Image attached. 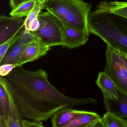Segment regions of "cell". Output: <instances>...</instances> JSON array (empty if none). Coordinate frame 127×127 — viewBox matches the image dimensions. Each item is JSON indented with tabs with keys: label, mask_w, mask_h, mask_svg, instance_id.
<instances>
[{
	"label": "cell",
	"mask_w": 127,
	"mask_h": 127,
	"mask_svg": "<svg viewBox=\"0 0 127 127\" xmlns=\"http://www.w3.org/2000/svg\"><path fill=\"white\" fill-rule=\"evenodd\" d=\"M5 77L23 119L46 122L62 108L97 102L91 98H72L63 94L51 84L46 71L42 69L31 71L16 67Z\"/></svg>",
	"instance_id": "6da1fadb"
},
{
	"label": "cell",
	"mask_w": 127,
	"mask_h": 127,
	"mask_svg": "<svg viewBox=\"0 0 127 127\" xmlns=\"http://www.w3.org/2000/svg\"><path fill=\"white\" fill-rule=\"evenodd\" d=\"M89 30L107 45L127 53V18L109 12H91Z\"/></svg>",
	"instance_id": "7a4b0ae2"
},
{
	"label": "cell",
	"mask_w": 127,
	"mask_h": 127,
	"mask_svg": "<svg viewBox=\"0 0 127 127\" xmlns=\"http://www.w3.org/2000/svg\"><path fill=\"white\" fill-rule=\"evenodd\" d=\"M105 56L104 72L111 79L118 90L127 95V70L122 56L117 50L108 45Z\"/></svg>",
	"instance_id": "3957f363"
},
{
	"label": "cell",
	"mask_w": 127,
	"mask_h": 127,
	"mask_svg": "<svg viewBox=\"0 0 127 127\" xmlns=\"http://www.w3.org/2000/svg\"><path fill=\"white\" fill-rule=\"evenodd\" d=\"M38 18L40 26L33 33L37 37L42 43L50 47L62 46V25L60 21L47 11L40 13Z\"/></svg>",
	"instance_id": "277c9868"
},
{
	"label": "cell",
	"mask_w": 127,
	"mask_h": 127,
	"mask_svg": "<svg viewBox=\"0 0 127 127\" xmlns=\"http://www.w3.org/2000/svg\"><path fill=\"white\" fill-rule=\"evenodd\" d=\"M91 8V4L82 0L72 9L60 22L62 24L70 28L90 34L88 20Z\"/></svg>",
	"instance_id": "5b68a950"
},
{
	"label": "cell",
	"mask_w": 127,
	"mask_h": 127,
	"mask_svg": "<svg viewBox=\"0 0 127 127\" xmlns=\"http://www.w3.org/2000/svg\"><path fill=\"white\" fill-rule=\"evenodd\" d=\"M37 37L34 33L30 32H26L24 30L20 32L17 39L0 61V64H10L16 66L27 46Z\"/></svg>",
	"instance_id": "8992f818"
},
{
	"label": "cell",
	"mask_w": 127,
	"mask_h": 127,
	"mask_svg": "<svg viewBox=\"0 0 127 127\" xmlns=\"http://www.w3.org/2000/svg\"><path fill=\"white\" fill-rule=\"evenodd\" d=\"M26 19L13 16L0 15V44L8 40L15 34L25 30Z\"/></svg>",
	"instance_id": "52a82bcc"
},
{
	"label": "cell",
	"mask_w": 127,
	"mask_h": 127,
	"mask_svg": "<svg viewBox=\"0 0 127 127\" xmlns=\"http://www.w3.org/2000/svg\"><path fill=\"white\" fill-rule=\"evenodd\" d=\"M63 48L72 49L85 45L89 40L90 34L84 31L70 28L62 24Z\"/></svg>",
	"instance_id": "ba28073f"
},
{
	"label": "cell",
	"mask_w": 127,
	"mask_h": 127,
	"mask_svg": "<svg viewBox=\"0 0 127 127\" xmlns=\"http://www.w3.org/2000/svg\"><path fill=\"white\" fill-rule=\"evenodd\" d=\"M50 49L51 47L42 43L37 37L27 46L16 64V67L22 66L25 64L39 59L46 55Z\"/></svg>",
	"instance_id": "9c48e42d"
},
{
	"label": "cell",
	"mask_w": 127,
	"mask_h": 127,
	"mask_svg": "<svg viewBox=\"0 0 127 127\" xmlns=\"http://www.w3.org/2000/svg\"><path fill=\"white\" fill-rule=\"evenodd\" d=\"M82 0H44L45 9L59 21Z\"/></svg>",
	"instance_id": "30bf717a"
},
{
	"label": "cell",
	"mask_w": 127,
	"mask_h": 127,
	"mask_svg": "<svg viewBox=\"0 0 127 127\" xmlns=\"http://www.w3.org/2000/svg\"><path fill=\"white\" fill-rule=\"evenodd\" d=\"M105 127L102 118L95 112L86 111L74 117L64 127Z\"/></svg>",
	"instance_id": "8fae6325"
},
{
	"label": "cell",
	"mask_w": 127,
	"mask_h": 127,
	"mask_svg": "<svg viewBox=\"0 0 127 127\" xmlns=\"http://www.w3.org/2000/svg\"><path fill=\"white\" fill-rule=\"evenodd\" d=\"M118 92V99H111L103 97L105 107L107 111L127 119V95L120 91Z\"/></svg>",
	"instance_id": "7c38bea8"
},
{
	"label": "cell",
	"mask_w": 127,
	"mask_h": 127,
	"mask_svg": "<svg viewBox=\"0 0 127 127\" xmlns=\"http://www.w3.org/2000/svg\"><path fill=\"white\" fill-rule=\"evenodd\" d=\"M95 83L101 91L103 97L111 99H119V90L111 79L104 71L99 72Z\"/></svg>",
	"instance_id": "4fadbf2b"
},
{
	"label": "cell",
	"mask_w": 127,
	"mask_h": 127,
	"mask_svg": "<svg viewBox=\"0 0 127 127\" xmlns=\"http://www.w3.org/2000/svg\"><path fill=\"white\" fill-rule=\"evenodd\" d=\"M95 11L109 12L127 18V2L101 1L96 6Z\"/></svg>",
	"instance_id": "5bb4252c"
},
{
	"label": "cell",
	"mask_w": 127,
	"mask_h": 127,
	"mask_svg": "<svg viewBox=\"0 0 127 127\" xmlns=\"http://www.w3.org/2000/svg\"><path fill=\"white\" fill-rule=\"evenodd\" d=\"M85 111L78 110L72 108H62L56 112L52 117L51 123L53 127H64L76 115L85 113Z\"/></svg>",
	"instance_id": "9a60e30c"
},
{
	"label": "cell",
	"mask_w": 127,
	"mask_h": 127,
	"mask_svg": "<svg viewBox=\"0 0 127 127\" xmlns=\"http://www.w3.org/2000/svg\"><path fill=\"white\" fill-rule=\"evenodd\" d=\"M43 1L44 0H26L12 10L10 15L17 17H27L34 8L36 3Z\"/></svg>",
	"instance_id": "2e32d148"
},
{
	"label": "cell",
	"mask_w": 127,
	"mask_h": 127,
	"mask_svg": "<svg viewBox=\"0 0 127 127\" xmlns=\"http://www.w3.org/2000/svg\"><path fill=\"white\" fill-rule=\"evenodd\" d=\"M105 127H127V119L107 111L102 117Z\"/></svg>",
	"instance_id": "e0dca14e"
},
{
	"label": "cell",
	"mask_w": 127,
	"mask_h": 127,
	"mask_svg": "<svg viewBox=\"0 0 127 127\" xmlns=\"http://www.w3.org/2000/svg\"><path fill=\"white\" fill-rule=\"evenodd\" d=\"M0 85H1L3 87L6 91L7 96H8L9 105V108H10L12 116L13 118L21 122L23 119L20 115V113L18 110L17 106L15 104L14 101L12 94L9 90L5 78L0 76Z\"/></svg>",
	"instance_id": "ac0fdd59"
},
{
	"label": "cell",
	"mask_w": 127,
	"mask_h": 127,
	"mask_svg": "<svg viewBox=\"0 0 127 127\" xmlns=\"http://www.w3.org/2000/svg\"><path fill=\"white\" fill-rule=\"evenodd\" d=\"M43 2H39L36 3L34 8L26 17L25 21L24 31L26 32H30L29 31L30 26L32 23L38 18V15L40 14L41 10L45 9Z\"/></svg>",
	"instance_id": "d6986e66"
},
{
	"label": "cell",
	"mask_w": 127,
	"mask_h": 127,
	"mask_svg": "<svg viewBox=\"0 0 127 127\" xmlns=\"http://www.w3.org/2000/svg\"><path fill=\"white\" fill-rule=\"evenodd\" d=\"M18 34H15L5 42L0 44V61H2L9 48L17 39Z\"/></svg>",
	"instance_id": "ffe728a7"
},
{
	"label": "cell",
	"mask_w": 127,
	"mask_h": 127,
	"mask_svg": "<svg viewBox=\"0 0 127 127\" xmlns=\"http://www.w3.org/2000/svg\"><path fill=\"white\" fill-rule=\"evenodd\" d=\"M16 67L15 64H0V76L5 77L10 73L14 68Z\"/></svg>",
	"instance_id": "44dd1931"
},
{
	"label": "cell",
	"mask_w": 127,
	"mask_h": 127,
	"mask_svg": "<svg viewBox=\"0 0 127 127\" xmlns=\"http://www.w3.org/2000/svg\"><path fill=\"white\" fill-rule=\"evenodd\" d=\"M21 127H43L42 122H37L33 120L32 122L25 119H22L21 121Z\"/></svg>",
	"instance_id": "7402d4cb"
},
{
	"label": "cell",
	"mask_w": 127,
	"mask_h": 127,
	"mask_svg": "<svg viewBox=\"0 0 127 127\" xmlns=\"http://www.w3.org/2000/svg\"><path fill=\"white\" fill-rule=\"evenodd\" d=\"M40 26V23L38 18H37L30 24V32L33 33L35 32L39 29Z\"/></svg>",
	"instance_id": "603a6c76"
},
{
	"label": "cell",
	"mask_w": 127,
	"mask_h": 127,
	"mask_svg": "<svg viewBox=\"0 0 127 127\" xmlns=\"http://www.w3.org/2000/svg\"><path fill=\"white\" fill-rule=\"evenodd\" d=\"M25 1L24 0H10L9 5L12 10L16 8L18 5Z\"/></svg>",
	"instance_id": "cb8c5ba5"
},
{
	"label": "cell",
	"mask_w": 127,
	"mask_h": 127,
	"mask_svg": "<svg viewBox=\"0 0 127 127\" xmlns=\"http://www.w3.org/2000/svg\"><path fill=\"white\" fill-rule=\"evenodd\" d=\"M117 50L119 51V52L120 53L122 56L123 61H124L125 66L126 68V69L127 70V53L124 52L120 51V50Z\"/></svg>",
	"instance_id": "d4e9b609"
},
{
	"label": "cell",
	"mask_w": 127,
	"mask_h": 127,
	"mask_svg": "<svg viewBox=\"0 0 127 127\" xmlns=\"http://www.w3.org/2000/svg\"><path fill=\"white\" fill-rule=\"evenodd\" d=\"M25 0V1H26V0Z\"/></svg>",
	"instance_id": "484cf974"
}]
</instances>
